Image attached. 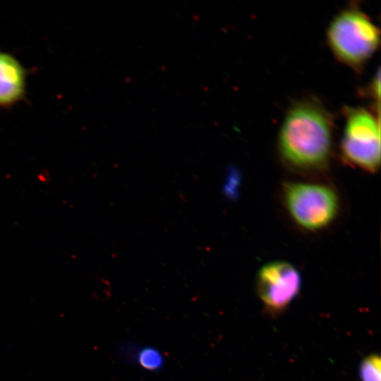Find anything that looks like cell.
Instances as JSON below:
<instances>
[{"label": "cell", "mask_w": 381, "mask_h": 381, "mask_svg": "<svg viewBox=\"0 0 381 381\" xmlns=\"http://www.w3.org/2000/svg\"><path fill=\"white\" fill-rule=\"evenodd\" d=\"M359 373L362 381H381L380 357L375 354L367 356L361 363Z\"/></svg>", "instance_id": "ba28073f"}, {"label": "cell", "mask_w": 381, "mask_h": 381, "mask_svg": "<svg viewBox=\"0 0 381 381\" xmlns=\"http://www.w3.org/2000/svg\"><path fill=\"white\" fill-rule=\"evenodd\" d=\"M301 275L291 264L275 261L264 265L257 276V291L270 308L280 310L288 306L299 292Z\"/></svg>", "instance_id": "5b68a950"}, {"label": "cell", "mask_w": 381, "mask_h": 381, "mask_svg": "<svg viewBox=\"0 0 381 381\" xmlns=\"http://www.w3.org/2000/svg\"><path fill=\"white\" fill-rule=\"evenodd\" d=\"M284 198L292 218L298 225L308 230L325 227L338 213V196L327 186L289 183L284 187Z\"/></svg>", "instance_id": "277c9868"}, {"label": "cell", "mask_w": 381, "mask_h": 381, "mask_svg": "<svg viewBox=\"0 0 381 381\" xmlns=\"http://www.w3.org/2000/svg\"><path fill=\"white\" fill-rule=\"evenodd\" d=\"M330 49L341 62L359 69L380 44V30L363 11L346 8L332 20L327 31Z\"/></svg>", "instance_id": "7a4b0ae2"}, {"label": "cell", "mask_w": 381, "mask_h": 381, "mask_svg": "<svg viewBox=\"0 0 381 381\" xmlns=\"http://www.w3.org/2000/svg\"><path fill=\"white\" fill-rule=\"evenodd\" d=\"M25 87L23 68L13 56L0 53V105L18 101Z\"/></svg>", "instance_id": "8992f818"}, {"label": "cell", "mask_w": 381, "mask_h": 381, "mask_svg": "<svg viewBox=\"0 0 381 381\" xmlns=\"http://www.w3.org/2000/svg\"><path fill=\"white\" fill-rule=\"evenodd\" d=\"M345 113L342 156L349 163L374 173L380 164L379 118L363 107H348Z\"/></svg>", "instance_id": "3957f363"}, {"label": "cell", "mask_w": 381, "mask_h": 381, "mask_svg": "<svg viewBox=\"0 0 381 381\" xmlns=\"http://www.w3.org/2000/svg\"><path fill=\"white\" fill-rule=\"evenodd\" d=\"M136 360L140 367L149 371L159 370L164 365V358L161 351L151 346L140 349Z\"/></svg>", "instance_id": "52a82bcc"}, {"label": "cell", "mask_w": 381, "mask_h": 381, "mask_svg": "<svg viewBox=\"0 0 381 381\" xmlns=\"http://www.w3.org/2000/svg\"><path fill=\"white\" fill-rule=\"evenodd\" d=\"M333 126L325 108L313 99L296 102L289 109L278 138L286 163L303 170H318L328 163Z\"/></svg>", "instance_id": "6da1fadb"}]
</instances>
